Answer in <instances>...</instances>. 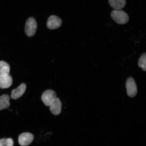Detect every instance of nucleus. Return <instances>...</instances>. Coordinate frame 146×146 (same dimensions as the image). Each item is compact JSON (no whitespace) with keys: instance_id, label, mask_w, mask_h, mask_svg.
I'll list each match as a JSON object with an SVG mask.
<instances>
[{"instance_id":"0eeeda50","label":"nucleus","mask_w":146,"mask_h":146,"mask_svg":"<svg viewBox=\"0 0 146 146\" xmlns=\"http://www.w3.org/2000/svg\"><path fill=\"white\" fill-rule=\"evenodd\" d=\"M50 107V112L54 115H58L61 113L62 104L61 102L58 98H56Z\"/></svg>"},{"instance_id":"423d86ee","label":"nucleus","mask_w":146,"mask_h":146,"mask_svg":"<svg viewBox=\"0 0 146 146\" xmlns=\"http://www.w3.org/2000/svg\"><path fill=\"white\" fill-rule=\"evenodd\" d=\"M62 25V20L57 16H51L47 20V26L50 30H54L59 28Z\"/></svg>"},{"instance_id":"9b49d317","label":"nucleus","mask_w":146,"mask_h":146,"mask_svg":"<svg viewBox=\"0 0 146 146\" xmlns=\"http://www.w3.org/2000/svg\"><path fill=\"white\" fill-rule=\"evenodd\" d=\"M10 97L7 94L0 96V111L8 108L10 106Z\"/></svg>"},{"instance_id":"f257e3e1","label":"nucleus","mask_w":146,"mask_h":146,"mask_svg":"<svg viewBox=\"0 0 146 146\" xmlns=\"http://www.w3.org/2000/svg\"><path fill=\"white\" fill-rule=\"evenodd\" d=\"M111 16L112 19L118 24H125L129 21V17L127 14L120 10L113 11L111 13Z\"/></svg>"},{"instance_id":"ddd939ff","label":"nucleus","mask_w":146,"mask_h":146,"mask_svg":"<svg viewBox=\"0 0 146 146\" xmlns=\"http://www.w3.org/2000/svg\"><path fill=\"white\" fill-rule=\"evenodd\" d=\"M146 54L145 53H144L140 56L138 61L139 67L141 68L145 72L146 70Z\"/></svg>"},{"instance_id":"6e6552de","label":"nucleus","mask_w":146,"mask_h":146,"mask_svg":"<svg viewBox=\"0 0 146 146\" xmlns=\"http://www.w3.org/2000/svg\"><path fill=\"white\" fill-rule=\"evenodd\" d=\"M27 88V86L25 83L21 84L17 88L13 90L11 94V98L16 100L21 98L24 94Z\"/></svg>"},{"instance_id":"4468645a","label":"nucleus","mask_w":146,"mask_h":146,"mask_svg":"<svg viewBox=\"0 0 146 146\" xmlns=\"http://www.w3.org/2000/svg\"><path fill=\"white\" fill-rule=\"evenodd\" d=\"M13 146V140L11 138H3L0 140V146Z\"/></svg>"},{"instance_id":"39448f33","label":"nucleus","mask_w":146,"mask_h":146,"mask_svg":"<svg viewBox=\"0 0 146 146\" xmlns=\"http://www.w3.org/2000/svg\"><path fill=\"white\" fill-rule=\"evenodd\" d=\"M34 139L33 135L29 133H24L20 135L18 142L21 146H27L32 143Z\"/></svg>"},{"instance_id":"1a4fd4ad","label":"nucleus","mask_w":146,"mask_h":146,"mask_svg":"<svg viewBox=\"0 0 146 146\" xmlns=\"http://www.w3.org/2000/svg\"><path fill=\"white\" fill-rule=\"evenodd\" d=\"M13 83L12 76L10 75L0 76V89L9 88Z\"/></svg>"},{"instance_id":"20e7f679","label":"nucleus","mask_w":146,"mask_h":146,"mask_svg":"<svg viewBox=\"0 0 146 146\" xmlns=\"http://www.w3.org/2000/svg\"><path fill=\"white\" fill-rule=\"evenodd\" d=\"M126 87L127 95L131 98L134 97L137 92V89L135 82L132 77L127 78L126 83Z\"/></svg>"},{"instance_id":"f03ea898","label":"nucleus","mask_w":146,"mask_h":146,"mask_svg":"<svg viewBox=\"0 0 146 146\" xmlns=\"http://www.w3.org/2000/svg\"><path fill=\"white\" fill-rule=\"evenodd\" d=\"M37 24L35 18L30 17L27 19L25 23V31L27 36L31 37L35 34Z\"/></svg>"},{"instance_id":"7ed1b4c3","label":"nucleus","mask_w":146,"mask_h":146,"mask_svg":"<svg viewBox=\"0 0 146 146\" xmlns=\"http://www.w3.org/2000/svg\"><path fill=\"white\" fill-rule=\"evenodd\" d=\"M56 98V94L54 91L48 90L43 93L41 100L46 106H50Z\"/></svg>"},{"instance_id":"f8f14e48","label":"nucleus","mask_w":146,"mask_h":146,"mask_svg":"<svg viewBox=\"0 0 146 146\" xmlns=\"http://www.w3.org/2000/svg\"><path fill=\"white\" fill-rule=\"evenodd\" d=\"M10 72V65L4 61H0V76L9 75Z\"/></svg>"},{"instance_id":"9d476101","label":"nucleus","mask_w":146,"mask_h":146,"mask_svg":"<svg viewBox=\"0 0 146 146\" xmlns=\"http://www.w3.org/2000/svg\"><path fill=\"white\" fill-rule=\"evenodd\" d=\"M110 6L115 10H121L125 7L126 0H108Z\"/></svg>"}]
</instances>
